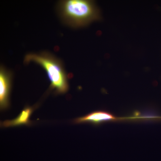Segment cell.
Listing matches in <instances>:
<instances>
[{
	"label": "cell",
	"mask_w": 161,
	"mask_h": 161,
	"mask_svg": "<svg viewBox=\"0 0 161 161\" xmlns=\"http://www.w3.org/2000/svg\"><path fill=\"white\" fill-rule=\"evenodd\" d=\"M57 10L61 21L73 28L84 27L101 18L99 8L92 0H61Z\"/></svg>",
	"instance_id": "6da1fadb"
},
{
	"label": "cell",
	"mask_w": 161,
	"mask_h": 161,
	"mask_svg": "<svg viewBox=\"0 0 161 161\" xmlns=\"http://www.w3.org/2000/svg\"><path fill=\"white\" fill-rule=\"evenodd\" d=\"M33 62L45 70L50 82V88L57 94H64L68 90L67 78L61 61L50 53L46 51L30 53L24 59L25 64Z\"/></svg>",
	"instance_id": "7a4b0ae2"
},
{
	"label": "cell",
	"mask_w": 161,
	"mask_h": 161,
	"mask_svg": "<svg viewBox=\"0 0 161 161\" xmlns=\"http://www.w3.org/2000/svg\"><path fill=\"white\" fill-rule=\"evenodd\" d=\"M128 119H130V118L118 117L107 111L97 110L74 119L71 123L75 124H89L98 126L106 122H117Z\"/></svg>",
	"instance_id": "3957f363"
},
{
	"label": "cell",
	"mask_w": 161,
	"mask_h": 161,
	"mask_svg": "<svg viewBox=\"0 0 161 161\" xmlns=\"http://www.w3.org/2000/svg\"><path fill=\"white\" fill-rule=\"evenodd\" d=\"M11 73L1 66L0 71V106L1 110L9 106V97L11 87Z\"/></svg>",
	"instance_id": "277c9868"
},
{
	"label": "cell",
	"mask_w": 161,
	"mask_h": 161,
	"mask_svg": "<svg viewBox=\"0 0 161 161\" xmlns=\"http://www.w3.org/2000/svg\"><path fill=\"white\" fill-rule=\"evenodd\" d=\"M35 108L29 106L25 107L16 118L13 120L1 122L0 126L3 127H8L23 125L30 126L32 123L30 120V117Z\"/></svg>",
	"instance_id": "5b68a950"
}]
</instances>
